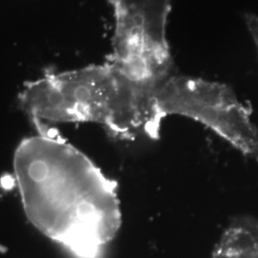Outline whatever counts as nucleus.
Listing matches in <instances>:
<instances>
[{
  "instance_id": "f03ea898",
  "label": "nucleus",
  "mask_w": 258,
  "mask_h": 258,
  "mask_svg": "<svg viewBox=\"0 0 258 258\" xmlns=\"http://www.w3.org/2000/svg\"><path fill=\"white\" fill-rule=\"evenodd\" d=\"M19 102L36 124L91 122L114 138L134 140L119 83L107 61L47 75L26 85Z\"/></svg>"
},
{
  "instance_id": "423d86ee",
  "label": "nucleus",
  "mask_w": 258,
  "mask_h": 258,
  "mask_svg": "<svg viewBox=\"0 0 258 258\" xmlns=\"http://www.w3.org/2000/svg\"><path fill=\"white\" fill-rule=\"evenodd\" d=\"M246 24L249 29V33L256 45L258 51V17L255 15L246 16Z\"/></svg>"
},
{
  "instance_id": "f257e3e1",
  "label": "nucleus",
  "mask_w": 258,
  "mask_h": 258,
  "mask_svg": "<svg viewBox=\"0 0 258 258\" xmlns=\"http://www.w3.org/2000/svg\"><path fill=\"white\" fill-rule=\"evenodd\" d=\"M38 135L15 151L14 171L24 212L48 238L79 258H97L121 222L117 184L57 133Z\"/></svg>"
},
{
  "instance_id": "20e7f679",
  "label": "nucleus",
  "mask_w": 258,
  "mask_h": 258,
  "mask_svg": "<svg viewBox=\"0 0 258 258\" xmlns=\"http://www.w3.org/2000/svg\"><path fill=\"white\" fill-rule=\"evenodd\" d=\"M158 105L164 118L179 115L197 120L258 162V129L249 108L228 85L172 75L160 91Z\"/></svg>"
},
{
  "instance_id": "7ed1b4c3",
  "label": "nucleus",
  "mask_w": 258,
  "mask_h": 258,
  "mask_svg": "<svg viewBox=\"0 0 258 258\" xmlns=\"http://www.w3.org/2000/svg\"><path fill=\"white\" fill-rule=\"evenodd\" d=\"M115 28L107 62L120 86L135 139L160 138L162 121L158 97L171 75L169 48L161 46L123 10L112 5Z\"/></svg>"
},
{
  "instance_id": "39448f33",
  "label": "nucleus",
  "mask_w": 258,
  "mask_h": 258,
  "mask_svg": "<svg viewBox=\"0 0 258 258\" xmlns=\"http://www.w3.org/2000/svg\"><path fill=\"white\" fill-rule=\"evenodd\" d=\"M111 5L123 10L143 28L148 37L168 48L166 22L172 0H109Z\"/></svg>"
}]
</instances>
